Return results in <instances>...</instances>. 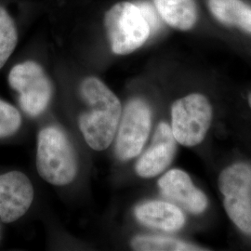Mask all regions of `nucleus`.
<instances>
[{"label": "nucleus", "mask_w": 251, "mask_h": 251, "mask_svg": "<svg viewBox=\"0 0 251 251\" xmlns=\"http://www.w3.org/2000/svg\"><path fill=\"white\" fill-rule=\"evenodd\" d=\"M79 91L88 105L78 120L81 132L90 148L103 151L117 134L122 116L121 102L102 81L94 76L82 81Z\"/></svg>", "instance_id": "obj_1"}, {"label": "nucleus", "mask_w": 251, "mask_h": 251, "mask_svg": "<svg viewBox=\"0 0 251 251\" xmlns=\"http://www.w3.org/2000/svg\"><path fill=\"white\" fill-rule=\"evenodd\" d=\"M77 157L67 136L56 126L43 128L37 139L36 169L46 181L63 186L77 173Z\"/></svg>", "instance_id": "obj_2"}, {"label": "nucleus", "mask_w": 251, "mask_h": 251, "mask_svg": "<svg viewBox=\"0 0 251 251\" xmlns=\"http://www.w3.org/2000/svg\"><path fill=\"white\" fill-rule=\"evenodd\" d=\"M104 26L112 51L131 53L141 48L151 35V27L140 8L131 2H119L108 10Z\"/></svg>", "instance_id": "obj_3"}, {"label": "nucleus", "mask_w": 251, "mask_h": 251, "mask_svg": "<svg viewBox=\"0 0 251 251\" xmlns=\"http://www.w3.org/2000/svg\"><path fill=\"white\" fill-rule=\"evenodd\" d=\"M171 117V129L176 142L195 146L206 137L211 124L212 108L204 95L193 93L173 103Z\"/></svg>", "instance_id": "obj_4"}, {"label": "nucleus", "mask_w": 251, "mask_h": 251, "mask_svg": "<svg viewBox=\"0 0 251 251\" xmlns=\"http://www.w3.org/2000/svg\"><path fill=\"white\" fill-rule=\"evenodd\" d=\"M8 80L27 115L37 117L45 111L51 99L52 85L40 64L34 61L18 63L10 70Z\"/></svg>", "instance_id": "obj_5"}, {"label": "nucleus", "mask_w": 251, "mask_h": 251, "mask_svg": "<svg viewBox=\"0 0 251 251\" xmlns=\"http://www.w3.org/2000/svg\"><path fill=\"white\" fill-rule=\"evenodd\" d=\"M151 123V110L144 100H133L126 104L117 131L116 150L121 160L140 154L150 134Z\"/></svg>", "instance_id": "obj_6"}, {"label": "nucleus", "mask_w": 251, "mask_h": 251, "mask_svg": "<svg viewBox=\"0 0 251 251\" xmlns=\"http://www.w3.org/2000/svg\"><path fill=\"white\" fill-rule=\"evenodd\" d=\"M34 200V188L25 174L10 171L0 174V219L11 224L27 212Z\"/></svg>", "instance_id": "obj_7"}, {"label": "nucleus", "mask_w": 251, "mask_h": 251, "mask_svg": "<svg viewBox=\"0 0 251 251\" xmlns=\"http://www.w3.org/2000/svg\"><path fill=\"white\" fill-rule=\"evenodd\" d=\"M176 152V140L171 126L160 123L152 144L136 164V173L142 178H152L159 175L171 164Z\"/></svg>", "instance_id": "obj_8"}, {"label": "nucleus", "mask_w": 251, "mask_h": 251, "mask_svg": "<svg viewBox=\"0 0 251 251\" xmlns=\"http://www.w3.org/2000/svg\"><path fill=\"white\" fill-rule=\"evenodd\" d=\"M163 196L179 204L188 211L199 214L206 209V196L197 188L188 174L180 170H171L158 180Z\"/></svg>", "instance_id": "obj_9"}, {"label": "nucleus", "mask_w": 251, "mask_h": 251, "mask_svg": "<svg viewBox=\"0 0 251 251\" xmlns=\"http://www.w3.org/2000/svg\"><path fill=\"white\" fill-rule=\"evenodd\" d=\"M135 215L143 225L165 232L180 229L185 217L179 207L169 202L148 201L136 207Z\"/></svg>", "instance_id": "obj_10"}, {"label": "nucleus", "mask_w": 251, "mask_h": 251, "mask_svg": "<svg viewBox=\"0 0 251 251\" xmlns=\"http://www.w3.org/2000/svg\"><path fill=\"white\" fill-rule=\"evenodd\" d=\"M162 20L172 28L189 31L197 25L198 5L196 0H152Z\"/></svg>", "instance_id": "obj_11"}, {"label": "nucleus", "mask_w": 251, "mask_h": 251, "mask_svg": "<svg viewBox=\"0 0 251 251\" xmlns=\"http://www.w3.org/2000/svg\"><path fill=\"white\" fill-rule=\"evenodd\" d=\"M212 16L226 26L236 27L251 35V7L243 0H208Z\"/></svg>", "instance_id": "obj_12"}, {"label": "nucleus", "mask_w": 251, "mask_h": 251, "mask_svg": "<svg viewBox=\"0 0 251 251\" xmlns=\"http://www.w3.org/2000/svg\"><path fill=\"white\" fill-rule=\"evenodd\" d=\"M219 187L224 196L251 194V168L246 164H235L220 175Z\"/></svg>", "instance_id": "obj_13"}, {"label": "nucleus", "mask_w": 251, "mask_h": 251, "mask_svg": "<svg viewBox=\"0 0 251 251\" xmlns=\"http://www.w3.org/2000/svg\"><path fill=\"white\" fill-rule=\"evenodd\" d=\"M225 210L244 233H251V194H235L225 197Z\"/></svg>", "instance_id": "obj_14"}, {"label": "nucleus", "mask_w": 251, "mask_h": 251, "mask_svg": "<svg viewBox=\"0 0 251 251\" xmlns=\"http://www.w3.org/2000/svg\"><path fill=\"white\" fill-rule=\"evenodd\" d=\"M131 246L135 251H201L198 247L189 245L171 237L155 235H139L133 238Z\"/></svg>", "instance_id": "obj_15"}, {"label": "nucleus", "mask_w": 251, "mask_h": 251, "mask_svg": "<svg viewBox=\"0 0 251 251\" xmlns=\"http://www.w3.org/2000/svg\"><path fill=\"white\" fill-rule=\"evenodd\" d=\"M17 43L16 24L8 10L0 6V69L8 62Z\"/></svg>", "instance_id": "obj_16"}, {"label": "nucleus", "mask_w": 251, "mask_h": 251, "mask_svg": "<svg viewBox=\"0 0 251 251\" xmlns=\"http://www.w3.org/2000/svg\"><path fill=\"white\" fill-rule=\"evenodd\" d=\"M22 125V116L18 109L0 100V138L15 134Z\"/></svg>", "instance_id": "obj_17"}, {"label": "nucleus", "mask_w": 251, "mask_h": 251, "mask_svg": "<svg viewBox=\"0 0 251 251\" xmlns=\"http://www.w3.org/2000/svg\"><path fill=\"white\" fill-rule=\"evenodd\" d=\"M137 6L142 10L144 17L151 27V31H152V29L157 25V18L155 16V12L152 10V7L148 3H141L140 5H137Z\"/></svg>", "instance_id": "obj_18"}, {"label": "nucleus", "mask_w": 251, "mask_h": 251, "mask_svg": "<svg viewBox=\"0 0 251 251\" xmlns=\"http://www.w3.org/2000/svg\"><path fill=\"white\" fill-rule=\"evenodd\" d=\"M249 102H250V105H251V94H250V96H249Z\"/></svg>", "instance_id": "obj_19"}]
</instances>
